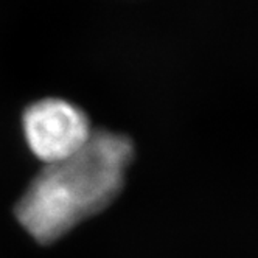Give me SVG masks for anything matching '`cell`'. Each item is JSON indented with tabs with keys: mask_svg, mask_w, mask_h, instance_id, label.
<instances>
[{
	"mask_svg": "<svg viewBox=\"0 0 258 258\" xmlns=\"http://www.w3.org/2000/svg\"><path fill=\"white\" fill-rule=\"evenodd\" d=\"M22 124L31 153L45 165L78 153L94 133L84 110L62 98L34 101L25 109Z\"/></svg>",
	"mask_w": 258,
	"mask_h": 258,
	"instance_id": "obj_2",
	"label": "cell"
},
{
	"mask_svg": "<svg viewBox=\"0 0 258 258\" xmlns=\"http://www.w3.org/2000/svg\"><path fill=\"white\" fill-rule=\"evenodd\" d=\"M134 145L123 134L94 131L73 156L45 165L16 206L22 227L42 244L97 215L123 188Z\"/></svg>",
	"mask_w": 258,
	"mask_h": 258,
	"instance_id": "obj_1",
	"label": "cell"
}]
</instances>
